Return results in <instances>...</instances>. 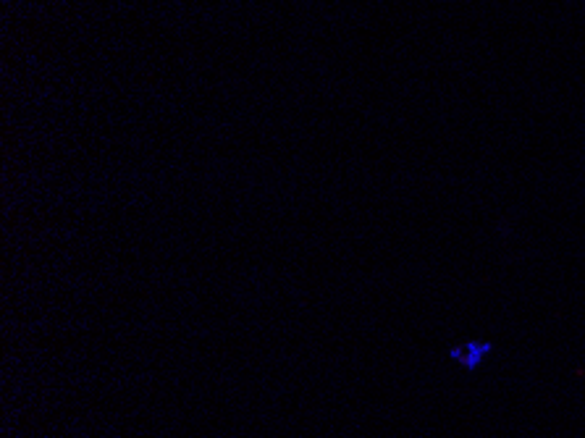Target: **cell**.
I'll list each match as a JSON object with an SVG mask.
<instances>
[{"instance_id": "obj_1", "label": "cell", "mask_w": 585, "mask_h": 438, "mask_svg": "<svg viewBox=\"0 0 585 438\" xmlns=\"http://www.w3.org/2000/svg\"><path fill=\"white\" fill-rule=\"evenodd\" d=\"M491 349L494 347H491L488 341H467L462 347L449 349V357L460 362L465 370H475L488 355H491Z\"/></svg>"}]
</instances>
